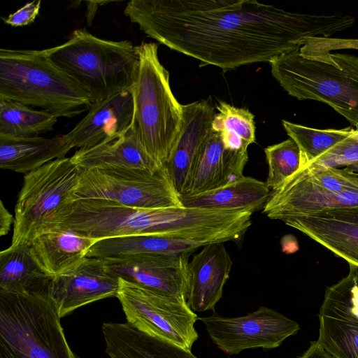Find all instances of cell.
I'll list each match as a JSON object with an SVG mask.
<instances>
[{
  "instance_id": "6da1fadb",
  "label": "cell",
  "mask_w": 358,
  "mask_h": 358,
  "mask_svg": "<svg viewBox=\"0 0 358 358\" xmlns=\"http://www.w3.org/2000/svg\"><path fill=\"white\" fill-rule=\"evenodd\" d=\"M124 14L148 36L224 71L270 63L308 37L355 24L349 14L292 12L253 0H131Z\"/></svg>"
},
{
  "instance_id": "7a4b0ae2",
  "label": "cell",
  "mask_w": 358,
  "mask_h": 358,
  "mask_svg": "<svg viewBox=\"0 0 358 358\" xmlns=\"http://www.w3.org/2000/svg\"><path fill=\"white\" fill-rule=\"evenodd\" d=\"M358 50V39L308 37L298 49L269 64L280 85L298 100L324 103L358 125V56L332 50Z\"/></svg>"
},
{
  "instance_id": "3957f363",
  "label": "cell",
  "mask_w": 358,
  "mask_h": 358,
  "mask_svg": "<svg viewBox=\"0 0 358 358\" xmlns=\"http://www.w3.org/2000/svg\"><path fill=\"white\" fill-rule=\"evenodd\" d=\"M0 99L39 108L56 117L88 111L90 95L44 50L0 48Z\"/></svg>"
},
{
  "instance_id": "277c9868",
  "label": "cell",
  "mask_w": 358,
  "mask_h": 358,
  "mask_svg": "<svg viewBox=\"0 0 358 358\" xmlns=\"http://www.w3.org/2000/svg\"><path fill=\"white\" fill-rule=\"evenodd\" d=\"M44 52L90 95L93 104L134 85L138 56L129 41L103 39L76 29L65 43Z\"/></svg>"
},
{
  "instance_id": "5b68a950",
  "label": "cell",
  "mask_w": 358,
  "mask_h": 358,
  "mask_svg": "<svg viewBox=\"0 0 358 358\" xmlns=\"http://www.w3.org/2000/svg\"><path fill=\"white\" fill-rule=\"evenodd\" d=\"M138 66L131 92L134 125L148 154L159 164L167 162L179 136L183 117L172 92L169 73L158 57V45L136 46Z\"/></svg>"
},
{
  "instance_id": "8992f818",
  "label": "cell",
  "mask_w": 358,
  "mask_h": 358,
  "mask_svg": "<svg viewBox=\"0 0 358 358\" xmlns=\"http://www.w3.org/2000/svg\"><path fill=\"white\" fill-rule=\"evenodd\" d=\"M49 289L0 291V358H79L67 342Z\"/></svg>"
},
{
  "instance_id": "52a82bcc",
  "label": "cell",
  "mask_w": 358,
  "mask_h": 358,
  "mask_svg": "<svg viewBox=\"0 0 358 358\" xmlns=\"http://www.w3.org/2000/svg\"><path fill=\"white\" fill-rule=\"evenodd\" d=\"M81 169L71 157L51 161L25 174L15 207L10 247L29 245L60 227L72 211Z\"/></svg>"
},
{
  "instance_id": "ba28073f",
  "label": "cell",
  "mask_w": 358,
  "mask_h": 358,
  "mask_svg": "<svg viewBox=\"0 0 358 358\" xmlns=\"http://www.w3.org/2000/svg\"><path fill=\"white\" fill-rule=\"evenodd\" d=\"M74 201L103 199L145 209L184 207L165 165L155 171L141 169H81Z\"/></svg>"
},
{
  "instance_id": "9c48e42d",
  "label": "cell",
  "mask_w": 358,
  "mask_h": 358,
  "mask_svg": "<svg viewBox=\"0 0 358 358\" xmlns=\"http://www.w3.org/2000/svg\"><path fill=\"white\" fill-rule=\"evenodd\" d=\"M127 322L157 338L191 350L199 335L196 314L185 297L167 294L119 278L116 296Z\"/></svg>"
},
{
  "instance_id": "30bf717a",
  "label": "cell",
  "mask_w": 358,
  "mask_h": 358,
  "mask_svg": "<svg viewBox=\"0 0 358 358\" xmlns=\"http://www.w3.org/2000/svg\"><path fill=\"white\" fill-rule=\"evenodd\" d=\"M358 177L329 168L304 177H290L271 191L262 213L282 221L316 211L358 206Z\"/></svg>"
},
{
  "instance_id": "8fae6325",
  "label": "cell",
  "mask_w": 358,
  "mask_h": 358,
  "mask_svg": "<svg viewBox=\"0 0 358 358\" xmlns=\"http://www.w3.org/2000/svg\"><path fill=\"white\" fill-rule=\"evenodd\" d=\"M199 320L213 343L227 355L247 349L278 348L300 329L296 322L264 306L245 316L228 317L213 312Z\"/></svg>"
},
{
  "instance_id": "7c38bea8",
  "label": "cell",
  "mask_w": 358,
  "mask_h": 358,
  "mask_svg": "<svg viewBox=\"0 0 358 358\" xmlns=\"http://www.w3.org/2000/svg\"><path fill=\"white\" fill-rule=\"evenodd\" d=\"M317 342L336 358H358V267L327 287L318 313Z\"/></svg>"
},
{
  "instance_id": "4fadbf2b",
  "label": "cell",
  "mask_w": 358,
  "mask_h": 358,
  "mask_svg": "<svg viewBox=\"0 0 358 358\" xmlns=\"http://www.w3.org/2000/svg\"><path fill=\"white\" fill-rule=\"evenodd\" d=\"M119 277L101 258L86 257L75 268L54 277L49 292L62 318L75 310L117 296Z\"/></svg>"
},
{
  "instance_id": "5bb4252c",
  "label": "cell",
  "mask_w": 358,
  "mask_h": 358,
  "mask_svg": "<svg viewBox=\"0 0 358 358\" xmlns=\"http://www.w3.org/2000/svg\"><path fill=\"white\" fill-rule=\"evenodd\" d=\"M189 257V253L185 252L179 255H140L105 260L119 278L186 299Z\"/></svg>"
},
{
  "instance_id": "9a60e30c",
  "label": "cell",
  "mask_w": 358,
  "mask_h": 358,
  "mask_svg": "<svg viewBox=\"0 0 358 358\" xmlns=\"http://www.w3.org/2000/svg\"><path fill=\"white\" fill-rule=\"evenodd\" d=\"M282 222L358 267V206L316 211Z\"/></svg>"
},
{
  "instance_id": "2e32d148",
  "label": "cell",
  "mask_w": 358,
  "mask_h": 358,
  "mask_svg": "<svg viewBox=\"0 0 358 358\" xmlns=\"http://www.w3.org/2000/svg\"><path fill=\"white\" fill-rule=\"evenodd\" d=\"M248 151L225 146L221 133L212 129L197 155L187 187L181 196H192L231 184L243 177Z\"/></svg>"
},
{
  "instance_id": "e0dca14e",
  "label": "cell",
  "mask_w": 358,
  "mask_h": 358,
  "mask_svg": "<svg viewBox=\"0 0 358 358\" xmlns=\"http://www.w3.org/2000/svg\"><path fill=\"white\" fill-rule=\"evenodd\" d=\"M215 114V108L206 100L182 105L180 132L164 164L180 197L187 187L197 155L211 129Z\"/></svg>"
},
{
  "instance_id": "ac0fdd59",
  "label": "cell",
  "mask_w": 358,
  "mask_h": 358,
  "mask_svg": "<svg viewBox=\"0 0 358 358\" xmlns=\"http://www.w3.org/2000/svg\"><path fill=\"white\" fill-rule=\"evenodd\" d=\"M232 261L223 243L208 244L188 264L186 302L194 312L213 310L222 296Z\"/></svg>"
},
{
  "instance_id": "d6986e66",
  "label": "cell",
  "mask_w": 358,
  "mask_h": 358,
  "mask_svg": "<svg viewBox=\"0 0 358 358\" xmlns=\"http://www.w3.org/2000/svg\"><path fill=\"white\" fill-rule=\"evenodd\" d=\"M133 123L131 90L92 104L86 115L65 136L73 148H90L124 132Z\"/></svg>"
},
{
  "instance_id": "ffe728a7",
  "label": "cell",
  "mask_w": 358,
  "mask_h": 358,
  "mask_svg": "<svg viewBox=\"0 0 358 358\" xmlns=\"http://www.w3.org/2000/svg\"><path fill=\"white\" fill-rule=\"evenodd\" d=\"M71 159L81 169L120 168L155 171L163 166L145 151L134 123L120 134L94 146L80 148Z\"/></svg>"
},
{
  "instance_id": "44dd1931",
  "label": "cell",
  "mask_w": 358,
  "mask_h": 358,
  "mask_svg": "<svg viewBox=\"0 0 358 358\" xmlns=\"http://www.w3.org/2000/svg\"><path fill=\"white\" fill-rule=\"evenodd\" d=\"M98 241L59 227L36 237L29 248L41 267L54 278L75 268Z\"/></svg>"
},
{
  "instance_id": "7402d4cb",
  "label": "cell",
  "mask_w": 358,
  "mask_h": 358,
  "mask_svg": "<svg viewBox=\"0 0 358 358\" xmlns=\"http://www.w3.org/2000/svg\"><path fill=\"white\" fill-rule=\"evenodd\" d=\"M101 330L110 358H199L191 350L152 336L128 322H105Z\"/></svg>"
},
{
  "instance_id": "603a6c76",
  "label": "cell",
  "mask_w": 358,
  "mask_h": 358,
  "mask_svg": "<svg viewBox=\"0 0 358 358\" xmlns=\"http://www.w3.org/2000/svg\"><path fill=\"white\" fill-rule=\"evenodd\" d=\"M71 148L65 134L52 138L0 136V167L27 173L51 161L65 157Z\"/></svg>"
},
{
  "instance_id": "cb8c5ba5",
  "label": "cell",
  "mask_w": 358,
  "mask_h": 358,
  "mask_svg": "<svg viewBox=\"0 0 358 358\" xmlns=\"http://www.w3.org/2000/svg\"><path fill=\"white\" fill-rule=\"evenodd\" d=\"M208 244L210 243L156 234L110 238L98 241L86 257L118 259L140 255H179Z\"/></svg>"
},
{
  "instance_id": "d4e9b609",
  "label": "cell",
  "mask_w": 358,
  "mask_h": 358,
  "mask_svg": "<svg viewBox=\"0 0 358 358\" xmlns=\"http://www.w3.org/2000/svg\"><path fill=\"white\" fill-rule=\"evenodd\" d=\"M271 189L266 182L243 176L224 187L192 196H181L184 207L213 210H245L255 212L263 208Z\"/></svg>"
},
{
  "instance_id": "484cf974",
  "label": "cell",
  "mask_w": 358,
  "mask_h": 358,
  "mask_svg": "<svg viewBox=\"0 0 358 358\" xmlns=\"http://www.w3.org/2000/svg\"><path fill=\"white\" fill-rule=\"evenodd\" d=\"M52 278L36 261L29 245L9 246L0 252V291L42 292L49 289Z\"/></svg>"
},
{
  "instance_id": "4316f807",
  "label": "cell",
  "mask_w": 358,
  "mask_h": 358,
  "mask_svg": "<svg viewBox=\"0 0 358 358\" xmlns=\"http://www.w3.org/2000/svg\"><path fill=\"white\" fill-rule=\"evenodd\" d=\"M57 117L41 110L0 99V136L33 137L52 131Z\"/></svg>"
},
{
  "instance_id": "83f0119b",
  "label": "cell",
  "mask_w": 358,
  "mask_h": 358,
  "mask_svg": "<svg viewBox=\"0 0 358 358\" xmlns=\"http://www.w3.org/2000/svg\"><path fill=\"white\" fill-rule=\"evenodd\" d=\"M212 129L221 133L225 146L234 150L248 151L255 142L254 115L248 110L220 101L215 106Z\"/></svg>"
},
{
  "instance_id": "f1b7e54d",
  "label": "cell",
  "mask_w": 358,
  "mask_h": 358,
  "mask_svg": "<svg viewBox=\"0 0 358 358\" xmlns=\"http://www.w3.org/2000/svg\"><path fill=\"white\" fill-rule=\"evenodd\" d=\"M282 124L287 135L300 149L301 166L299 170L345 139L353 129L352 127L316 129L285 120H282Z\"/></svg>"
},
{
  "instance_id": "f546056e",
  "label": "cell",
  "mask_w": 358,
  "mask_h": 358,
  "mask_svg": "<svg viewBox=\"0 0 358 358\" xmlns=\"http://www.w3.org/2000/svg\"><path fill=\"white\" fill-rule=\"evenodd\" d=\"M264 152L268 166L266 184L271 191L278 189L301 169L300 149L291 138L268 146Z\"/></svg>"
},
{
  "instance_id": "4dcf8cb0",
  "label": "cell",
  "mask_w": 358,
  "mask_h": 358,
  "mask_svg": "<svg viewBox=\"0 0 358 358\" xmlns=\"http://www.w3.org/2000/svg\"><path fill=\"white\" fill-rule=\"evenodd\" d=\"M323 161L328 168L336 169L358 162V125L349 136L324 155Z\"/></svg>"
},
{
  "instance_id": "1f68e13d",
  "label": "cell",
  "mask_w": 358,
  "mask_h": 358,
  "mask_svg": "<svg viewBox=\"0 0 358 358\" xmlns=\"http://www.w3.org/2000/svg\"><path fill=\"white\" fill-rule=\"evenodd\" d=\"M41 3L40 0L27 3L15 13L3 18V21L6 24L15 27L30 24L38 15Z\"/></svg>"
},
{
  "instance_id": "d6a6232c",
  "label": "cell",
  "mask_w": 358,
  "mask_h": 358,
  "mask_svg": "<svg viewBox=\"0 0 358 358\" xmlns=\"http://www.w3.org/2000/svg\"><path fill=\"white\" fill-rule=\"evenodd\" d=\"M300 358H336L317 342L312 341L310 347Z\"/></svg>"
},
{
  "instance_id": "836d02e7",
  "label": "cell",
  "mask_w": 358,
  "mask_h": 358,
  "mask_svg": "<svg viewBox=\"0 0 358 358\" xmlns=\"http://www.w3.org/2000/svg\"><path fill=\"white\" fill-rule=\"evenodd\" d=\"M15 217L6 208L2 201L0 202V236H3L8 234L11 224L14 223Z\"/></svg>"
},
{
  "instance_id": "e575fe53",
  "label": "cell",
  "mask_w": 358,
  "mask_h": 358,
  "mask_svg": "<svg viewBox=\"0 0 358 358\" xmlns=\"http://www.w3.org/2000/svg\"><path fill=\"white\" fill-rule=\"evenodd\" d=\"M111 1H92V4L91 3V1H86L87 3V24L90 25L92 24V22L94 19V15L96 13V10H97V8L101 4H106L108 3H110Z\"/></svg>"
},
{
  "instance_id": "d590c367",
  "label": "cell",
  "mask_w": 358,
  "mask_h": 358,
  "mask_svg": "<svg viewBox=\"0 0 358 358\" xmlns=\"http://www.w3.org/2000/svg\"><path fill=\"white\" fill-rule=\"evenodd\" d=\"M345 169L348 171L355 172L358 174V162L345 167Z\"/></svg>"
}]
</instances>
